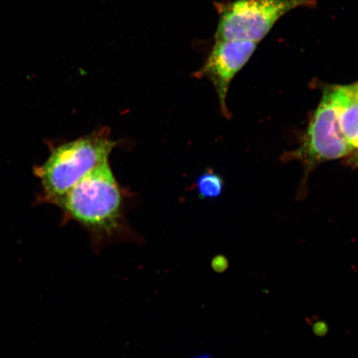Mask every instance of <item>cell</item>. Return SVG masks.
<instances>
[{
  "label": "cell",
  "mask_w": 358,
  "mask_h": 358,
  "mask_svg": "<svg viewBox=\"0 0 358 358\" xmlns=\"http://www.w3.org/2000/svg\"><path fill=\"white\" fill-rule=\"evenodd\" d=\"M355 87L357 89V94H358V83L355 84Z\"/></svg>",
  "instance_id": "11"
},
{
  "label": "cell",
  "mask_w": 358,
  "mask_h": 358,
  "mask_svg": "<svg viewBox=\"0 0 358 358\" xmlns=\"http://www.w3.org/2000/svg\"><path fill=\"white\" fill-rule=\"evenodd\" d=\"M317 0H232L217 3L215 40L259 43L286 13L316 6Z\"/></svg>",
  "instance_id": "3"
},
{
  "label": "cell",
  "mask_w": 358,
  "mask_h": 358,
  "mask_svg": "<svg viewBox=\"0 0 358 358\" xmlns=\"http://www.w3.org/2000/svg\"><path fill=\"white\" fill-rule=\"evenodd\" d=\"M352 151L340 128L338 112L331 88L327 87L308 125L297 155L310 165L343 158Z\"/></svg>",
  "instance_id": "4"
},
{
  "label": "cell",
  "mask_w": 358,
  "mask_h": 358,
  "mask_svg": "<svg viewBox=\"0 0 358 358\" xmlns=\"http://www.w3.org/2000/svg\"><path fill=\"white\" fill-rule=\"evenodd\" d=\"M352 164L355 165V166H358V150L356 152L355 156L352 157Z\"/></svg>",
  "instance_id": "10"
},
{
  "label": "cell",
  "mask_w": 358,
  "mask_h": 358,
  "mask_svg": "<svg viewBox=\"0 0 358 358\" xmlns=\"http://www.w3.org/2000/svg\"><path fill=\"white\" fill-rule=\"evenodd\" d=\"M313 332L317 335L323 336L328 332V328H327V325L324 322H317V323L313 325Z\"/></svg>",
  "instance_id": "9"
},
{
  "label": "cell",
  "mask_w": 358,
  "mask_h": 358,
  "mask_svg": "<svg viewBox=\"0 0 358 358\" xmlns=\"http://www.w3.org/2000/svg\"><path fill=\"white\" fill-rule=\"evenodd\" d=\"M87 232L93 252L107 245L141 243L125 216L124 199L109 160L84 177L55 203Z\"/></svg>",
  "instance_id": "1"
},
{
  "label": "cell",
  "mask_w": 358,
  "mask_h": 358,
  "mask_svg": "<svg viewBox=\"0 0 358 358\" xmlns=\"http://www.w3.org/2000/svg\"><path fill=\"white\" fill-rule=\"evenodd\" d=\"M196 358H210V357H207V356H203V357H196Z\"/></svg>",
  "instance_id": "12"
},
{
  "label": "cell",
  "mask_w": 358,
  "mask_h": 358,
  "mask_svg": "<svg viewBox=\"0 0 358 358\" xmlns=\"http://www.w3.org/2000/svg\"><path fill=\"white\" fill-rule=\"evenodd\" d=\"M338 112L340 128L353 150H358V94L355 85L330 87Z\"/></svg>",
  "instance_id": "6"
},
{
  "label": "cell",
  "mask_w": 358,
  "mask_h": 358,
  "mask_svg": "<svg viewBox=\"0 0 358 358\" xmlns=\"http://www.w3.org/2000/svg\"><path fill=\"white\" fill-rule=\"evenodd\" d=\"M118 144L112 140L110 129L103 127L56 147L37 172L47 199L55 203L84 177L108 161Z\"/></svg>",
  "instance_id": "2"
},
{
  "label": "cell",
  "mask_w": 358,
  "mask_h": 358,
  "mask_svg": "<svg viewBox=\"0 0 358 358\" xmlns=\"http://www.w3.org/2000/svg\"><path fill=\"white\" fill-rule=\"evenodd\" d=\"M223 187L222 178L213 170L201 174L196 182V189L201 199L218 198L222 194Z\"/></svg>",
  "instance_id": "7"
},
{
  "label": "cell",
  "mask_w": 358,
  "mask_h": 358,
  "mask_svg": "<svg viewBox=\"0 0 358 358\" xmlns=\"http://www.w3.org/2000/svg\"><path fill=\"white\" fill-rule=\"evenodd\" d=\"M228 264L227 259L223 257H217L213 259V267L217 272H222L227 268Z\"/></svg>",
  "instance_id": "8"
},
{
  "label": "cell",
  "mask_w": 358,
  "mask_h": 358,
  "mask_svg": "<svg viewBox=\"0 0 358 358\" xmlns=\"http://www.w3.org/2000/svg\"><path fill=\"white\" fill-rule=\"evenodd\" d=\"M257 43L236 41V40H215L204 64L194 73L196 78H206L216 90L220 109L226 117L230 112L227 98L231 80L243 69L257 48Z\"/></svg>",
  "instance_id": "5"
}]
</instances>
